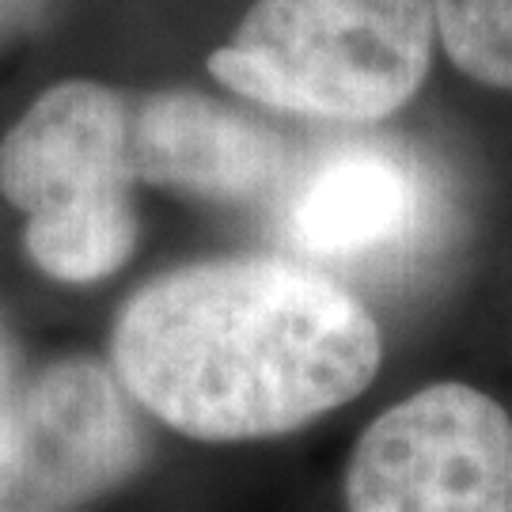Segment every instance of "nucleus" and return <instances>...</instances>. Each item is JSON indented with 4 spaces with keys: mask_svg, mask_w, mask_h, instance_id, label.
Instances as JSON below:
<instances>
[{
    "mask_svg": "<svg viewBox=\"0 0 512 512\" xmlns=\"http://www.w3.org/2000/svg\"><path fill=\"white\" fill-rule=\"evenodd\" d=\"M384 365L372 311L285 258H209L152 277L110 334V368L164 433L270 444L361 399Z\"/></svg>",
    "mask_w": 512,
    "mask_h": 512,
    "instance_id": "1",
    "label": "nucleus"
},
{
    "mask_svg": "<svg viewBox=\"0 0 512 512\" xmlns=\"http://www.w3.org/2000/svg\"><path fill=\"white\" fill-rule=\"evenodd\" d=\"M437 0H255L209 54L228 92L330 122H380L421 92Z\"/></svg>",
    "mask_w": 512,
    "mask_h": 512,
    "instance_id": "2",
    "label": "nucleus"
},
{
    "mask_svg": "<svg viewBox=\"0 0 512 512\" xmlns=\"http://www.w3.org/2000/svg\"><path fill=\"white\" fill-rule=\"evenodd\" d=\"M156 421L114 368L61 357L0 406V512H95L156 463Z\"/></svg>",
    "mask_w": 512,
    "mask_h": 512,
    "instance_id": "3",
    "label": "nucleus"
},
{
    "mask_svg": "<svg viewBox=\"0 0 512 512\" xmlns=\"http://www.w3.org/2000/svg\"><path fill=\"white\" fill-rule=\"evenodd\" d=\"M342 512H512V414L437 380L384 406L349 444Z\"/></svg>",
    "mask_w": 512,
    "mask_h": 512,
    "instance_id": "4",
    "label": "nucleus"
},
{
    "mask_svg": "<svg viewBox=\"0 0 512 512\" xmlns=\"http://www.w3.org/2000/svg\"><path fill=\"white\" fill-rule=\"evenodd\" d=\"M126 99L95 80L42 92L0 141V194L27 217L133 202Z\"/></svg>",
    "mask_w": 512,
    "mask_h": 512,
    "instance_id": "5",
    "label": "nucleus"
},
{
    "mask_svg": "<svg viewBox=\"0 0 512 512\" xmlns=\"http://www.w3.org/2000/svg\"><path fill=\"white\" fill-rule=\"evenodd\" d=\"M129 167L137 183L209 202H255L281 171V141L209 95L160 92L129 110Z\"/></svg>",
    "mask_w": 512,
    "mask_h": 512,
    "instance_id": "6",
    "label": "nucleus"
},
{
    "mask_svg": "<svg viewBox=\"0 0 512 512\" xmlns=\"http://www.w3.org/2000/svg\"><path fill=\"white\" fill-rule=\"evenodd\" d=\"M425 217V186L410 156L346 145L323 156L285 202V239L308 258L361 262L403 251Z\"/></svg>",
    "mask_w": 512,
    "mask_h": 512,
    "instance_id": "7",
    "label": "nucleus"
},
{
    "mask_svg": "<svg viewBox=\"0 0 512 512\" xmlns=\"http://www.w3.org/2000/svg\"><path fill=\"white\" fill-rule=\"evenodd\" d=\"M141 236L133 202L99 205L61 217L27 220V255L42 274L69 285H92L126 266Z\"/></svg>",
    "mask_w": 512,
    "mask_h": 512,
    "instance_id": "8",
    "label": "nucleus"
},
{
    "mask_svg": "<svg viewBox=\"0 0 512 512\" xmlns=\"http://www.w3.org/2000/svg\"><path fill=\"white\" fill-rule=\"evenodd\" d=\"M437 38L463 76L512 92V0H437Z\"/></svg>",
    "mask_w": 512,
    "mask_h": 512,
    "instance_id": "9",
    "label": "nucleus"
},
{
    "mask_svg": "<svg viewBox=\"0 0 512 512\" xmlns=\"http://www.w3.org/2000/svg\"><path fill=\"white\" fill-rule=\"evenodd\" d=\"M54 0H0V46L23 27H31Z\"/></svg>",
    "mask_w": 512,
    "mask_h": 512,
    "instance_id": "10",
    "label": "nucleus"
},
{
    "mask_svg": "<svg viewBox=\"0 0 512 512\" xmlns=\"http://www.w3.org/2000/svg\"><path fill=\"white\" fill-rule=\"evenodd\" d=\"M23 384V361H19L16 338L8 334L4 319H0V406L16 395V387Z\"/></svg>",
    "mask_w": 512,
    "mask_h": 512,
    "instance_id": "11",
    "label": "nucleus"
}]
</instances>
